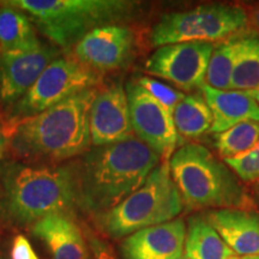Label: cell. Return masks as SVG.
<instances>
[{
  "label": "cell",
  "mask_w": 259,
  "mask_h": 259,
  "mask_svg": "<svg viewBox=\"0 0 259 259\" xmlns=\"http://www.w3.org/2000/svg\"><path fill=\"white\" fill-rule=\"evenodd\" d=\"M161 157L136 136L90 149L73 163L77 208L96 216L106 212L147 181Z\"/></svg>",
  "instance_id": "obj_1"
},
{
  "label": "cell",
  "mask_w": 259,
  "mask_h": 259,
  "mask_svg": "<svg viewBox=\"0 0 259 259\" xmlns=\"http://www.w3.org/2000/svg\"><path fill=\"white\" fill-rule=\"evenodd\" d=\"M77 181L72 164L6 162L0 167V222L23 228L50 215L73 216Z\"/></svg>",
  "instance_id": "obj_2"
},
{
  "label": "cell",
  "mask_w": 259,
  "mask_h": 259,
  "mask_svg": "<svg viewBox=\"0 0 259 259\" xmlns=\"http://www.w3.org/2000/svg\"><path fill=\"white\" fill-rule=\"evenodd\" d=\"M95 89L77 93L40 114L15 122L10 148L27 161L59 162L90 150L89 116Z\"/></svg>",
  "instance_id": "obj_3"
},
{
  "label": "cell",
  "mask_w": 259,
  "mask_h": 259,
  "mask_svg": "<svg viewBox=\"0 0 259 259\" xmlns=\"http://www.w3.org/2000/svg\"><path fill=\"white\" fill-rule=\"evenodd\" d=\"M170 174L187 210L247 209L254 205L240 179L211 151L197 143L177 149Z\"/></svg>",
  "instance_id": "obj_4"
},
{
  "label": "cell",
  "mask_w": 259,
  "mask_h": 259,
  "mask_svg": "<svg viewBox=\"0 0 259 259\" xmlns=\"http://www.w3.org/2000/svg\"><path fill=\"white\" fill-rule=\"evenodd\" d=\"M29 16L54 46L70 51L90 31L119 24L135 15L139 3L128 0H6Z\"/></svg>",
  "instance_id": "obj_5"
},
{
  "label": "cell",
  "mask_w": 259,
  "mask_h": 259,
  "mask_svg": "<svg viewBox=\"0 0 259 259\" xmlns=\"http://www.w3.org/2000/svg\"><path fill=\"white\" fill-rule=\"evenodd\" d=\"M184 209L169 161H162L137 191L108 211L94 216V223L101 234L119 240L149 227L173 221Z\"/></svg>",
  "instance_id": "obj_6"
},
{
  "label": "cell",
  "mask_w": 259,
  "mask_h": 259,
  "mask_svg": "<svg viewBox=\"0 0 259 259\" xmlns=\"http://www.w3.org/2000/svg\"><path fill=\"white\" fill-rule=\"evenodd\" d=\"M244 8L228 4H205L187 11L161 16L150 31L154 47L181 42H211L227 40L246 27Z\"/></svg>",
  "instance_id": "obj_7"
},
{
  "label": "cell",
  "mask_w": 259,
  "mask_h": 259,
  "mask_svg": "<svg viewBox=\"0 0 259 259\" xmlns=\"http://www.w3.org/2000/svg\"><path fill=\"white\" fill-rule=\"evenodd\" d=\"M99 83L95 71L84 66L76 58L59 57L38 77L34 85L9 108L12 124L40 114L74 94L94 89Z\"/></svg>",
  "instance_id": "obj_8"
},
{
  "label": "cell",
  "mask_w": 259,
  "mask_h": 259,
  "mask_svg": "<svg viewBox=\"0 0 259 259\" xmlns=\"http://www.w3.org/2000/svg\"><path fill=\"white\" fill-rule=\"evenodd\" d=\"M213 48L210 42H181L158 47L145 61V71L184 92L200 89L205 84Z\"/></svg>",
  "instance_id": "obj_9"
},
{
  "label": "cell",
  "mask_w": 259,
  "mask_h": 259,
  "mask_svg": "<svg viewBox=\"0 0 259 259\" xmlns=\"http://www.w3.org/2000/svg\"><path fill=\"white\" fill-rule=\"evenodd\" d=\"M134 134L162 161H169L179 144L173 115L135 80L126 84Z\"/></svg>",
  "instance_id": "obj_10"
},
{
  "label": "cell",
  "mask_w": 259,
  "mask_h": 259,
  "mask_svg": "<svg viewBox=\"0 0 259 259\" xmlns=\"http://www.w3.org/2000/svg\"><path fill=\"white\" fill-rule=\"evenodd\" d=\"M135 32L126 25L113 24L87 34L73 48L74 58L95 72L121 69L132 59Z\"/></svg>",
  "instance_id": "obj_11"
},
{
  "label": "cell",
  "mask_w": 259,
  "mask_h": 259,
  "mask_svg": "<svg viewBox=\"0 0 259 259\" xmlns=\"http://www.w3.org/2000/svg\"><path fill=\"white\" fill-rule=\"evenodd\" d=\"M59 57L60 50L52 45H42L34 51L0 53V103L9 108L14 106Z\"/></svg>",
  "instance_id": "obj_12"
},
{
  "label": "cell",
  "mask_w": 259,
  "mask_h": 259,
  "mask_svg": "<svg viewBox=\"0 0 259 259\" xmlns=\"http://www.w3.org/2000/svg\"><path fill=\"white\" fill-rule=\"evenodd\" d=\"M89 127L92 145L114 144L134 137L126 89L113 83L96 93L90 108Z\"/></svg>",
  "instance_id": "obj_13"
},
{
  "label": "cell",
  "mask_w": 259,
  "mask_h": 259,
  "mask_svg": "<svg viewBox=\"0 0 259 259\" xmlns=\"http://www.w3.org/2000/svg\"><path fill=\"white\" fill-rule=\"evenodd\" d=\"M186 225L183 219L142 229L120 244L124 259H179L184 255Z\"/></svg>",
  "instance_id": "obj_14"
},
{
  "label": "cell",
  "mask_w": 259,
  "mask_h": 259,
  "mask_svg": "<svg viewBox=\"0 0 259 259\" xmlns=\"http://www.w3.org/2000/svg\"><path fill=\"white\" fill-rule=\"evenodd\" d=\"M209 225L238 255L259 254V212L247 209H212L204 213Z\"/></svg>",
  "instance_id": "obj_15"
},
{
  "label": "cell",
  "mask_w": 259,
  "mask_h": 259,
  "mask_svg": "<svg viewBox=\"0 0 259 259\" xmlns=\"http://www.w3.org/2000/svg\"><path fill=\"white\" fill-rule=\"evenodd\" d=\"M30 232L44 242L51 259H90L85 234L73 216L50 215L34 223Z\"/></svg>",
  "instance_id": "obj_16"
},
{
  "label": "cell",
  "mask_w": 259,
  "mask_h": 259,
  "mask_svg": "<svg viewBox=\"0 0 259 259\" xmlns=\"http://www.w3.org/2000/svg\"><path fill=\"white\" fill-rule=\"evenodd\" d=\"M200 92L212 113L213 122L210 132L221 134L242 121H259V105L251 93L219 90L206 84Z\"/></svg>",
  "instance_id": "obj_17"
},
{
  "label": "cell",
  "mask_w": 259,
  "mask_h": 259,
  "mask_svg": "<svg viewBox=\"0 0 259 259\" xmlns=\"http://www.w3.org/2000/svg\"><path fill=\"white\" fill-rule=\"evenodd\" d=\"M41 46L29 16L0 2V53L34 51Z\"/></svg>",
  "instance_id": "obj_18"
},
{
  "label": "cell",
  "mask_w": 259,
  "mask_h": 259,
  "mask_svg": "<svg viewBox=\"0 0 259 259\" xmlns=\"http://www.w3.org/2000/svg\"><path fill=\"white\" fill-rule=\"evenodd\" d=\"M184 255L189 259H229L234 253L204 215L197 213L187 221Z\"/></svg>",
  "instance_id": "obj_19"
},
{
  "label": "cell",
  "mask_w": 259,
  "mask_h": 259,
  "mask_svg": "<svg viewBox=\"0 0 259 259\" xmlns=\"http://www.w3.org/2000/svg\"><path fill=\"white\" fill-rule=\"evenodd\" d=\"M178 136L187 139L199 138L211 130L213 118L202 93L185 95L173 112Z\"/></svg>",
  "instance_id": "obj_20"
},
{
  "label": "cell",
  "mask_w": 259,
  "mask_h": 259,
  "mask_svg": "<svg viewBox=\"0 0 259 259\" xmlns=\"http://www.w3.org/2000/svg\"><path fill=\"white\" fill-rule=\"evenodd\" d=\"M246 40L245 35H235L213 48L206 71V85L219 90H231L233 72L244 52Z\"/></svg>",
  "instance_id": "obj_21"
},
{
  "label": "cell",
  "mask_w": 259,
  "mask_h": 259,
  "mask_svg": "<svg viewBox=\"0 0 259 259\" xmlns=\"http://www.w3.org/2000/svg\"><path fill=\"white\" fill-rule=\"evenodd\" d=\"M259 142V121L247 120L236 124L213 137V145L219 155L233 158L251 150Z\"/></svg>",
  "instance_id": "obj_22"
},
{
  "label": "cell",
  "mask_w": 259,
  "mask_h": 259,
  "mask_svg": "<svg viewBox=\"0 0 259 259\" xmlns=\"http://www.w3.org/2000/svg\"><path fill=\"white\" fill-rule=\"evenodd\" d=\"M259 88V37L247 36L244 52L233 72L231 90L253 92Z\"/></svg>",
  "instance_id": "obj_23"
},
{
  "label": "cell",
  "mask_w": 259,
  "mask_h": 259,
  "mask_svg": "<svg viewBox=\"0 0 259 259\" xmlns=\"http://www.w3.org/2000/svg\"><path fill=\"white\" fill-rule=\"evenodd\" d=\"M135 82L138 85H141L142 88L147 90L170 114H173L178 103L185 97V94L184 93L171 88V87H169L166 83H162L160 80L151 78V77H139Z\"/></svg>",
  "instance_id": "obj_24"
},
{
  "label": "cell",
  "mask_w": 259,
  "mask_h": 259,
  "mask_svg": "<svg viewBox=\"0 0 259 259\" xmlns=\"http://www.w3.org/2000/svg\"><path fill=\"white\" fill-rule=\"evenodd\" d=\"M225 163L244 183H259V142L251 150L233 158H227Z\"/></svg>",
  "instance_id": "obj_25"
},
{
  "label": "cell",
  "mask_w": 259,
  "mask_h": 259,
  "mask_svg": "<svg viewBox=\"0 0 259 259\" xmlns=\"http://www.w3.org/2000/svg\"><path fill=\"white\" fill-rule=\"evenodd\" d=\"M87 242L90 251V259H119L114 253L112 246L99 235H96L92 229L84 228Z\"/></svg>",
  "instance_id": "obj_26"
},
{
  "label": "cell",
  "mask_w": 259,
  "mask_h": 259,
  "mask_svg": "<svg viewBox=\"0 0 259 259\" xmlns=\"http://www.w3.org/2000/svg\"><path fill=\"white\" fill-rule=\"evenodd\" d=\"M10 259H40L34 251L29 239L23 234H17L14 238L10 250Z\"/></svg>",
  "instance_id": "obj_27"
},
{
  "label": "cell",
  "mask_w": 259,
  "mask_h": 259,
  "mask_svg": "<svg viewBox=\"0 0 259 259\" xmlns=\"http://www.w3.org/2000/svg\"><path fill=\"white\" fill-rule=\"evenodd\" d=\"M12 127H14V124L6 116L0 114V160L4 157L5 153L10 147Z\"/></svg>",
  "instance_id": "obj_28"
},
{
  "label": "cell",
  "mask_w": 259,
  "mask_h": 259,
  "mask_svg": "<svg viewBox=\"0 0 259 259\" xmlns=\"http://www.w3.org/2000/svg\"><path fill=\"white\" fill-rule=\"evenodd\" d=\"M252 199L254 204L259 206V183L253 184V189H252Z\"/></svg>",
  "instance_id": "obj_29"
},
{
  "label": "cell",
  "mask_w": 259,
  "mask_h": 259,
  "mask_svg": "<svg viewBox=\"0 0 259 259\" xmlns=\"http://www.w3.org/2000/svg\"><path fill=\"white\" fill-rule=\"evenodd\" d=\"M252 18H253V22H254L255 27L259 29V6H258V8L254 9L253 14H252Z\"/></svg>",
  "instance_id": "obj_30"
},
{
  "label": "cell",
  "mask_w": 259,
  "mask_h": 259,
  "mask_svg": "<svg viewBox=\"0 0 259 259\" xmlns=\"http://www.w3.org/2000/svg\"><path fill=\"white\" fill-rule=\"evenodd\" d=\"M229 259H259V254L257 255H232Z\"/></svg>",
  "instance_id": "obj_31"
},
{
  "label": "cell",
  "mask_w": 259,
  "mask_h": 259,
  "mask_svg": "<svg viewBox=\"0 0 259 259\" xmlns=\"http://www.w3.org/2000/svg\"><path fill=\"white\" fill-rule=\"evenodd\" d=\"M251 94H252V96L254 97L255 102H257L258 105H259V88H258V89H255V90H253V92H251Z\"/></svg>",
  "instance_id": "obj_32"
},
{
  "label": "cell",
  "mask_w": 259,
  "mask_h": 259,
  "mask_svg": "<svg viewBox=\"0 0 259 259\" xmlns=\"http://www.w3.org/2000/svg\"><path fill=\"white\" fill-rule=\"evenodd\" d=\"M179 259H189V258H187V257H186V255H183V257H180Z\"/></svg>",
  "instance_id": "obj_33"
},
{
  "label": "cell",
  "mask_w": 259,
  "mask_h": 259,
  "mask_svg": "<svg viewBox=\"0 0 259 259\" xmlns=\"http://www.w3.org/2000/svg\"><path fill=\"white\" fill-rule=\"evenodd\" d=\"M0 259H4V258H3V257H0Z\"/></svg>",
  "instance_id": "obj_34"
}]
</instances>
